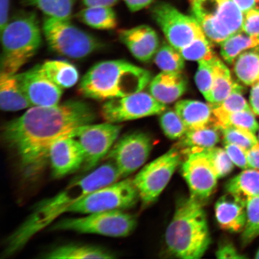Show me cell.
<instances>
[{"instance_id": "51", "label": "cell", "mask_w": 259, "mask_h": 259, "mask_svg": "<svg viewBox=\"0 0 259 259\" xmlns=\"http://www.w3.org/2000/svg\"><path fill=\"white\" fill-rule=\"evenodd\" d=\"M191 2L199 1V0H190Z\"/></svg>"}, {"instance_id": "19", "label": "cell", "mask_w": 259, "mask_h": 259, "mask_svg": "<svg viewBox=\"0 0 259 259\" xmlns=\"http://www.w3.org/2000/svg\"><path fill=\"white\" fill-rule=\"evenodd\" d=\"M186 77L181 72H163L151 79L149 84L150 93L164 104H169L180 99L187 89Z\"/></svg>"}, {"instance_id": "40", "label": "cell", "mask_w": 259, "mask_h": 259, "mask_svg": "<svg viewBox=\"0 0 259 259\" xmlns=\"http://www.w3.org/2000/svg\"><path fill=\"white\" fill-rule=\"evenodd\" d=\"M243 92H244V89L240 85L235 89L224 101L218 105L212 106L218 107L222 111L227 113L252 110L244 97H243Z\"/></svg>"}, {"instance_id": "26", "label": "cell", "mask_w": 259, "mask_h": 259, "mask_svg": "<svg viewBox=\"0 0 259 259\" xmlns=\"http://www.w3.org/2000/svg\"><path fill=\"white\" fill-rule=\"evenodd\" d=\"M240 86L232 79L231 71L226 64L217 57L214 61V78L211 93V100L209 103L218 105Z\"/></svg>"}, {"instance_id": "10", "label": "cell", "mask_w": 259, "mask_h": 259, "mask_svg": "<svg viewBox=\"0 0 259 259\" xmlns=\"http://www.w3.org/2000/svg\"><path fill=\"white\" fill-rule=\"evenodd\" d=\"M151 14L169 44L179 51L205 34L193 16L183 14L169 3H157Z\"/></svg>"}, {"instance_id": "25", "label": "cell", "mask_w": 259, "mask_h": 259, "mask_svg": "<svg viewBox=\"0 0 259 259\" xmlns=\"http://www.w3.org/2000/svg\"><path fill=\"white\" fill-rule=\"evenodd\" d=\"M41 66L47 75L61 89L71 88L78 81V70L66 61L48 60Z\"/></svg>"}, {"instance_id": "17", "label": "cell", "mask_w": 259, "mask_h": 259, "mask_svg": "<svg viewBox=\"0 0 259 259\" xmlns=\"http://www.w3.org/2000/svg\"><path fill=\"white\" fill-rule=\"evenodd\" d=\"M118 37L133 56L142 62L151 60L159 48L157 32L150 26L142 25L122 29L118 31Z\"/></svg>"}, {"instance_id": "33", "label": "cell", "mask_w": 259, "mask_h": 259, "mask_svg": "<svg viewBox=\"0 0 259 259\" xmlns=\"http://www.w3.org/2000/svg\"><path fill=\"white\" fill-rule=\"evenodd\" d=\"M24 4L39 9L47 16L70 19L73 0H22Z\"/></svg>"}, {"instance_id": "53", "label": "cell", "mask_w": 259, "mask_h": 259, "mask_svg": "<svg viewBox=\"0 0 259 259\" xmlns=\"http://www.w3.org/2000/svg\"><path fill=\"white\" fill-rule=\"evenodd\" d=\"M257 1L258 2V1H259V0H257Z\"/></svg>"}, {"instance_id": "15", "label": "cell", "mask_w": 259, "mask_h": 259, "mask_svg": "<svg viewBox=\"0 0 259 259\" xmlns=\"http://www.w3.org/2000/svg\"><path fill=\"white\" fill-rule=\"evenodd\" d=\"M16 76L32 106L59 104L63 89L50 79L41 64H37L24 73L16 74Z\"/></svg>"}, {"instance_id": "46", "label": "cell", "mask_w": 259, "mask_h": 259, "mask_svg": "<svg viewBox=\"0 0 259 259\" xmlns=\"http://www.w3.org/2000/svg\"><path fill=\"white\" fill-rule=\"evenodd\" d=\"M252 86L250 95L251 108L254 114L259 115V82Z\"/></svg>"}, {"instance_id": "8", "label": "cell", "mask_w": 259, "mask_h": 259, "mask_svg": "<svg viewBox=\"0 0 259 259\" xmlns=\"http://www.w3.org/2000/svg\"><path fill=\"white\" fill-rule=\"evenodd\" d=\"M139 199L134 179L122 178L87 194L70 207L68 212L89 213L124 210L134 206Z\"/></svg>"}, {"instance_id": "34", "label": "cell", "mask_w": 259, "mask_h": 259, "mask_svg": "<svg viewBox=\"0 0 259 259\" xmlns=\"http://www.w3.org/2000/svg\"><path fill=\"white\" fill-rule=\"evenodd\" d=\"M259 236V196L246 201V222L242 232V245L250 244Z\"/></svg>"}, {"instance_id": "43", "label": "cell", "mask_w": 259, "mask_h": 259, "mask_svg": "<svg viewBox=\"0 0 259 259\" xmlns=\"http://www.w3.org/2000/svg\"><path fill=\"white\" fill-rule=\"evenodd\" d=\"M216 256L219 258H242L244 256L239 253L234 245L231 243H225L220 246L216 251Z\"/></svg>"}, {"instance_id": "35", "label": "cell", "mask_w": 259, "mask_h": 259, "mask_svg": "<svg viewBox=\"0 0 259 259\" xmlns=\"http://www.w3.org/2000/svg\"><path fill=\"white\" fill-rule=\"evenodd\" d=\"M184 59L189 61L210 60L216 56L212 50V45L207 39L205 34L194 40L180 51Z\"/></svg>"}, {"instance_id": "6", "label": "cell", "mask_w": 259, "mask_h": 259, "mask_svg": "<svg viewBox=\"0 0 259 259\" xmlns=\"http://www.w3.org/2000/svg\"><path fill=\"white\" fill-rule=\"evenodd\" d=\"M42 29L49 47L61 56L82 59L102 47L101 41L76 27L69 19L46 16Z\"/></svg>"}, {"instance_id": "20", "label": "cell", "mask_w": 259, "mask_h": 259, "mask_svg": "<svg viewBox=\"0 0 259 259\" xmlns=\"http://www.w3.org/2000/svg\"><path fill=\"white\" fill-rule=\"evenodd\" d=\"M175 111L189 130L198 129L212 125L213 108L197 100H183L178 102Z\"/></svg>"}, {"instance_id": "7", "label": "cell", "mask_w": 259, "mask_h": 259, "mask_svg": "<svg viewBox=\"0 0 259 259\" xmlns=\"http://www.w3.org/2000/svg\"><path fill=\"white\" fill-rule=\"evenodd\" d=\"M137 226V220L135 215L123 210H112L89 213L81 218L61 220L55 223L51 230L124 238L132 234Z\"/></svg>"}, {"instance_id": "1", "label": "cell", "mask_w": 259, "mask_h": 259, "mask_svg": "<svg viewBox=\"0 0 259 259\" xmlns=\"http://www.w3.org/2000/svg\"><path fill=\"white\" fill-rule=\"evenodd\" d=\"M96 113L79 100L53 106H32L23 115L3 126V144L14 155L25 179H38L46 168L51 145L58 139L73 135L76 129L92 124Z\"/></svg>"}, {"instance_id": "22", "label": "cell", "mask_w": 259, "mask_h": 259, "mask_svg": "<svg viewBox=\"0 0 259 259\" xmlns=\"http://www.w3.org/2000/svg\"><path fill=\"white\" fill-rule=\"evenodd\" d=\"M114 254L97 246L66 244L59 246L47 252L44 258H113Z\"/></svg>"}, {"instance_id": "2", "label": "cell", "mask_w": 259, "mask_h": 259, "mask_svg": "<svg viewBox=\"0 0 259 259\" xmlns=\"http://www.w3.org/2000/svg\"><path fill=\"white\" fill-rule=\"evenodd\" d=\"M121 178L108 161L80 179L73 181L56 195L38 203L27 219L6 239L3 255L11 257L21 250L32 238L91 192Z\"/></svg>"}, {"instance_id": "48", "label": "cell", "mask_w": 259, "mask_h": 259, "mask_svg": "<svg viewBox=\"0 0 259 259\" xmlns=\"http://www.w3.org/2000/svg\"><path fill=\"white\" fill-rule=\"evenodd\" d=\"M118 1V0H82L86 7H93V6L112 7Z\"/></svg>"}, {"instance_id": "16", "label": "cell", "mask_w": 259, "mask_h": 259, "mask_svg": "<svg viewBox=\"0 0 259 259\" xmlns=\"http://www.w3.org/2000/svg\"><path fill=\"white\" fill-rule=\"evenodd\" d=\"M84 160L83 149L73 135L58 139L49 152L52 176L57 179L78 170L83 166Z\"/></svg>"}, {"instance_id": "49", "label": "cell", "mask_w": 259, "mask_h": 259, "mask_svg": "<svg viewBox=\"0 0 259 259\" xmlns=\"http://www.w3.org/2000/svg\"><path fill=\"white\" fill-rule=\"evenodd\" d=\"M243 13H245L251 9L255 8L257 0H233Z\"/></svg>"}, {"instance_id": "32", "label": "cell", "mask_w": 259, "mask_h": 259, "mask_svg": "<svg viewBox=\"0 0 259 259\" xmlns=\"http://www.w3.org/2000/svg\"><path fill=\"white\" fill-rule=\"evenodd\" d=\"M180 52L171 45L164 43L155 55L154 61L163 72H181L185 61Z\"/></svg>"}, {"instance_id": "3", "label": "cell", "mask_w": 259, "mask_h": 259, "mask_svg": "<svg viewBox=\"0 0 259 259\" xmlns=\"http://www.w3.org/2000/svg\"><path fill=\"white\" fill-rule=\"evenodd\" d=\"M151 80L149 71L127 61H104L90 68L78 90L87 98L108 101L142 92Z\"/></svg>"}, {"instance_id": "27", "label": "cell", "mask_w": 259, "mask_h": 259, "mask_svg": "<svg viewBox=\"0 0 259 259\" xmlns=\"http://www.w3.org/2000/svg\"><path fill=\"white\" fill-rule=\"evenodd\" d=\"M77 16L83 24L98 30H113L118 25L115 11L108 6L86 7Z\"/></svg>"}, {"instance_id": "52", "label": "cell", "mask_w": 259, "mask_h": 259, "mask_svg": "<svg viewBox=\"0 0 259 259\" xmlns=\"http://www.w3.org/2000/svg\"><path fill=\"white\" fill-rule=\"evenodd\" d=\"M258 141H259V135H258Z\"/></svg>"}, {"instance_id": "4", "label": "cell", "mask_w": 259, "mask_h": 259, "mask_svg": "<svg viewBox=\"0 0 259 259\" xmlns=\"http://www.w3.org/2000/svg\"><path fill=\"white\" fill-rule=\"evenodd\" d=\"M166 250L171 256L201 258L208 250L210 236L202 202L190 196L178 202L165 234Z\"/></svg>"}, {"instance_id": "9", "label": "cell", "mask_w": 259, "mask_h": 259, "mask_svg": "<svg viewBox=\"0 0 259 259\" xmlns=\"http://www.w3.org/2000/svg\"><path fill=\"white\" fill-rule=\"evenodd\" d=\"M181 162L180 151L172 148L139 171L134 181L144 206L150 205L157 200Z\"/></svg>"}, {"instance_id": "28", "label": "cell", "mask_w": 259, "mask_h": 259, "mask_svg": "<svg viewBox=\"0 0 259 259\" xmlns=\"http://www.w3.org/2000/svg\"><path fill=\"white\" fill-rule=\"evenodd\" d=\"M221 56L227 63H234L242 53L252 50L259 52V37L251 36L242 32L232 35L220 44Z\"/></svg>"}, {"instance_id": "14", "label": "cell", "mask_w": 259, "mask_h": 259, "mask_svg": "<svg viewBox=\"0 0 259 259\" xmlns=\"http://www.w3.org/2000/svg\"><path fill=\"white\" fill-rule=\"evenodd\" d=\"M152 147L151 139L147 134L132 133L118 139L106 158L115 165L122 179L143 166L150 156Z\"/></svg>"}, {"instance_id": "36", "label": "cell", "mask_w": 259, "mask_h": 259, "mask_svg": "<svg viewBox=\"0 0 259 259\" xmlns=\"http://www.w3.org/2000/svg\"><path fill=\"white\" fill-rule=\"evenodd\" d=\"M215 56L210 60L198 61V69L195 76L196 83L200 93L208 103L211 100V93L214 78Z\"/></svg>"}, {"instance_id": "29", "label": "cell", "mask_w": 259, "mask_h": 259, "mask_svg": "<svg viewBox=\"0 0 259 259\" xmlns=\"http://www.w3.org/2000/svg\"><path fill=\"white\" fill-rule=\"evenodd\" d=\"M234 70L238 79L246 85L259 82V52L247 51L239 55L234 61Z\"/></svg>"}, {"instance_id": "13", "label": "cell", "mask_w": 259, "mask_h": 259, "mask_svg": "<svg viewBox=\"0 0 259 259\" xmlns=\"http://www.w3.org/2000/svg\"><path fill=\"white\" fill-rule=\"evenodd\" d=\"M142 92L106 101L101 109L106 122L120 123L159 115L166 109V104L158 102L151 95Z\"/></svg>"}, {"instance_id": "50", "label": "cell", "mask_w": 259, "mask_h": 259, "mask_svg": "<svg viewBox=\"0 0 259 259\" xmlns=\"http://www.w3.org/2000/svg\"><path fill=\"white\" fill-rule=\"evenodd\" d=\"M255 258L259 259V249L256 252V254H255Z\"/></svg>"}, {"instance_id": "44", "label": "cell", "mask_w": 259, "mask_h": 259, "mask_svg": "<svg viewBox=\"0 0 259 259\" xmlns=\"http://www.w3.org/2000/svg\"><path fill=\"white\" fill-rule=\"evenodd\" d=\"M247 160L250 169L259 170V143L247 152Z\"/></svg>"}, {"instance_id": "39", "label": "cell", "mask_w": 259, "mask_h": 259, "mask_svg": "<svg viewBox=\"0 0 259 259\" xmlns=\"http://www.w3.org/2000/svg\"><path fill=\"white\" fill-rule=\"evenodd\" d=\"M202 150L208 157L219 178L226 177L232 172L234 164L227 154L225 148L214 147Z\"/></svg>"}, {"instance_id": "12", "label": "cell", "mask_w": 259, "mask_h": 259, "mask_svg": "<svg viewBox=\"0 0 259 259\" xmlns=\"http://www.w3.org/2000/svg\"><path fill=\"white\" fill-rule=\"evenodd\" d=\"M185 159L181 173L189 186L190 196L205 201L214 192L219 178L202 148H184Z\"/></svg>"}, {"instance_id": "38", "label": "cell", "mask_w": 259, "mask_h": 259, "mask_svg": "<svg viewBox=\"0 0 259 259\" xmlns=\"http://www.w3.org/2000/svg\"><path fill=\"white\" fill-rule=\"evenodd\" d=\"M220 131L222 132L225 144L238 145L247 151L258 143L255 134L244 129L228 127Z\"/></svg>"}, {"instance_id": "23", "label": "cell", "mask_w": 259, "mask_h": 259, "mask_svg": "<svg viewBox=\"0 0 259 259\" xmlns=\"http://www.w3.org/2000/svg\"><path fill=\"white\" fill-rule=\"evenodd\" d=\"M212 125L220 131L226 127H234L246 130L255 134L259 128L258 123L252 110L227 113L218 107L212 106Z\"/></svg>"}, {"instance_id": "45", "label": "cell", "mask_w": 259, "mask_h": 259, "mask_svg": "<svg viewBox=\"0 0 259 259\" xmlns=\"http://www.w3.org/2000/svg\"><path fill=\"white\" fill-rule=\"evenodd\" d=\"M11 0H0V31L9 22V12Z\"/></svg>"}, {"instance_id": "31", "label": "cell", "mask_w": 259, "mask_h": 259, "mask_svg": "<svg viewBox=\"0 0 259 259\" xmlns=\"http://www.w3.org/2000/svg\"><path fill=\"white\" fill-rule=\"evenodd\" d=\"M220 21L232 35L243 32L244 14L233 0H213Z\"/></svg>"}, {"instance_id": "18", "label": "cell", "mask_w": 259, "mask_h": 259, "mask_svg": "<svg viewBox=\"0 0 259 259\" xmlns=\"http://www.w3.org/2000/svg\"><path fill=\"white\" fill-rule=\"evenodd\" d=\"M215 215L222 229L232 233L242 232L246 222V202L228 193L216 202Z\"/></svg>"}, {"instance_id": "11", "label": "cell", "mask_w": 259, "mask_h": 259, "mask_svg": "<svg viewBox=\"0 0 259 259\" xmlns=\"http://www.w3.org/2000/svg\"><path fill=\"white\" fill-rule=\"evenodd\" d=\"M122 126L117 123L106 122L99 124H88L76 129L73 135L82 147L85 160L84 171L95 168L97 164L111 150L118 140Z\"/></svg>"}, {"instance_id": "21", "label": "cell", "mask_w": 259, "mask_h": 259, "mask_svg": "<svg viewBox=\"0 0 259 259\" xmlns=\"http://www.w3.org/2000/svg\"><path fill=\"white\" fill-rule=\"evenodd\" d=\"M0 106L3 111L16 112L32 107L19 85L16 74L1 72Z\"/></svg>"}, {"instance_id": "37", "label": "cell", "mask_w": 259, "mask_h": 259, "mask_svg": "<svg viewBox=\"0 0 259 259\" xmlns=\"http://www.w3.org/2000/svg\"><path fill=\"white\" fill-rule=\"evenodd\" d=\"M160 124L164 134L170 139L181 138L188 131L176 111L165 110L161 113Z\"/></svg>"}, {"instance_id": "30", "label": "cell", "mask_w": 259, "mask_h": 259, "mask_svg": "<svg viewBox=\"0 0 259 259\" xmlns=\"http://www.w3.org/2000/svg\"><path fill=\"white\" fill-rule=\"evenodd\" d=\"M220 130L211 125L189 130L181 138L180 145L184 148L208 149L215 147L220 141Z\"/></svg>"}, {"instance_id": "41", "label": "cell", "mask_w": 259, "mask_h": 259, "mask_svg": "<svg viewBox=\"0 0 259 259\" xmlns=\"http://www.w3.org/2000/svg\"><path fill=\"white\" fill-rule=\"evenodd\" d=\"M225 150L234 165L244 170L250 169L247 160V150L238 145L230 144H225Z\"/></svg>"}, {"instance_id": "24", "label": "cell", "mask_w": 259, "mask_h": 259, "mask_svg": "<svg viewBox=\"0 0 259 259\" xmlns=\"http://www.w3.org/2000/svg\"><path fill=\"white\" fill-rule=\"evenodd\" d=\"M226 189L245 202L251 197L259 196V170L244 169L227 183Z\"/></svg>"}, {"instance_id": "47", "label": "cell", "mask_w": 259, "mask_h": 259, "mask_svg": "<svg viewBox=\"0 0 259 259\" xmlns=\"http://www.w3.org/2000/svg\"><path fill=\"white\" fill-rule=\"evenodd\" d=\"M124 2L130 11L135 12L147 7L154 0H124Z\"/></svg>"}, {"instance_id": "5", "label": "cell", "mask_w": 259, "mask_h": 259, "mask_svg": "<svg viewBox=\"0 0 259 259\" xmlns=\"http://www.w3.org/2000/svg\"><path fill=\"white\" fill-rule=\"evenodd\" d=\"M1 72L15 74L41 47V30L37 15L26 12L15 16L1 31Z\"/></svg>"}, {"instance_id": "42", "label": "cell", "mask_w": 259, "mask_h": 259, "mask_svg": "<svg viewBox=\"0 0 259 259\" xmlns=\"http://www.w3.org/2000/svg\"><path fill=\"white\" fill-rule=\"evenodd\" d=\"M242 29L244 33L259 37V8H254L244 13Z\"/></svg>"}]
</instances>
